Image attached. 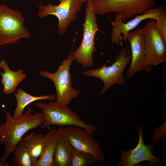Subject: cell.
<instances>
[{"instance_id":"6da1fadb","label":"cell","mask_w":166,"mask_h":166,"mask_svg":"<svg viewBox=\"0 0 166 166\" xmlns=\"http://www.w3.org/2000/svg\"><path fill=\"white\" fill-rule=\"evenodd\" d=\"M5 121L0 124V143L5 146V152L0 161L6 162L17 146L21 142L23 136L28 131L40 126L44 121L43 113H32L33 109L27 108L25 112L17 119H14L10 112L4 109Z\"/></svg>"},{"instance_id":"7a4b0ae2","label":"cell","mask_w":166,"mask_h":166,"mask_svg":"<svg viewBox=\"0 0 166 166\" xmlns=\"http://www.w3.org/2000/svg\"><path fill=\"white\" fill-rule=\"evenodd\" d=\"M36 106L42 111L44 115V121L40 126L42 129L52 125L75 126L83 128L92 136L97 130L93 124L85 122L68 105L51 101L48 103L38 102Z\"/></svg>"},{"instance_id":"3957f363","label":"cell","mask_w":166,"mask_h":166,"mask_svg":"<svg viewBox=\"0 0 166 166\" xmlns=\"http://www.w3.org/2000/svg\"><path fill=\"white\" fill-rule=\"evenodd\" d=\"M85 19L82 26L83 34L81 42L79 47L73 51L75 59L84 68L93 66V54L96 50L94 38L97 31H101L97 22V18L93 7V0H86Z\"/></svg>"},{"instance_id":"277c9868","label":"cell","mask_w":166,"mask_h":166,"mask_svg":"<svg viewBox=\"0 0 166 166\" xmlns=\"http://www.w3.org/2000/svg\"><path fill=\"white\" fill-rule=\"evenodd\" d=\"M156 0H93L96 14L103 15L115 12L124 22L133 15L147 13L156 4Z\"/></svg>"},{"instance_id":"5b68a950","label":"cell","mask_w":166,"mask_h":166,"mask_svg":"<svg viewBox=\"0 0 166 166\" xmlns=\"http://www.w3.org/2000/svg\"><path fill=\"white\" fill-rule=\"evenodd\" d=\"M74 60L72 51L69 53L68 57L63 60L54 73H50L44 70L39 73L40 76L49 78L53 82L56 90V102L59 104L69 105L73 99L80 93L79 90L72 87L70 66Z\"/></svg>"},{"instance_id":"8992f818","label":"cell","mask_w":166,"mask_h":166,"mask_svg":"<svg viewBox=\"0 0 166 166\" xmlns=\"http://www.w3.org/2000/svg\"><path fill=\"white\" fill-rule=\"evenodd\" d=\"M24 19L19 11L5 4H0V46L15 43L22 38L31 36L24 26Z\"/></svg>"},{"instance_id":"52a82bcc","label":"cell","mask_w":166,"mask_h":166,"mask_svg":"<svg viewBox=\"0 0 166 166\" xmlns=\"http://www.w3.org/2000/svg\"><path fill=\"white\" fill-rule=\"evenodd\" d=\"M131 58V55H128L126 49L122 47L111 65L107 66L105 64L96 69L86 70L83 74L100 79L104 84L101 92V94H103L114 84L121 86L124 85L125 81L123 73Z\"/></svg>"},{"instance_id":"ba28073f","label":"cell","mask_w":166,"mask_h":166,"mask_svg":"<svg viewBox=\"0 0 166 166\" xmlns=\"http://www.w3.org/2000/svg\"><path fill=\"white\" fill-rule=\"evenodd\" d=\"M59 4L55 5L49 2L46 6L38 5V17L42 18L53 15L58 19V32L60 34L64 33L71 22L77 18V13L82 3L81 0H59Z\"/></svg>"},{"instance_id":"9c48e42d","label":"cell","mask_w":166,"mask_h":166,"mask_svg":"<svg viewBox=\"0 0 166 166\" xmlns=\"http://www.w3.org/2000/svg\"><path fill=\"white\" fill-rule=\"evenodd\" d=\"M61 135L75 149L92 155L97 161H104L105 155L99 142L85 129L75 126L67 127L63 128Z\"/></svg>"},{"instance_id":"30bf717a","label":"cell","mask_w":166,"mask_h":166,"mask_svg":"<svg viewBox=\"0 0 166 166\" xmlns=\"http://www.w3.org/2000/svg\"><path fill=\"white\" fill-rule=\"evenodd\" d=\"M144 37L145 56L152 66L166 61V42L158 32L155 21L148 22L143 28Z\"/></svg>"},{"instance_id":"8fae6325","label":"cell","mask_w":166,"mask_h":166,"mask_svg":"<svg viewBox=\"0 0 166 166\" xmlns=\"http://www.w3.org/2000/svg\"><path fill=\"white\" fill-rule=\"evenodd\" d=\"M165 11L166 10L165 6L161 5L149 9L145 14L135 15V17L134 18L126 23L124 22L119 14L116 13L114 20L111 21L113 27L111 32V42L118 45L121 44L122 40L126 42L127 34L136 28L142 21L148 19L156 21Z\"/></svg>"},{"instance_id":"7c38bea8","label":"cell","mask_w":166,"mask_h":166,"mask_svg":"<svg viewBox=\"0 0 166 166\" xmlns=\"http://www.w3.org/2000/svg\"><path fill=\"white\" fill-rule=\"evenodd\" d=\"M126 39L129 43L132 52L131 63L127 72V77L129 78L140 71L150 72L152 66L146 58L143 28L128 32Z\"/></svg>"},{"instance_id":"4fadbf2b","label":"cell","mask_w":166,"mask_h":166,"mask_svg":"<svg viewBox=\"0 0 166 166\" xmlns=\"http://www.w3.org/2000/svg\"><path fill=\"white\" fill-rule=\"evenodd\" d=\"M139 136L138 143L133 149L127 151L124 150L121 153V160L119 162V166H135L143 161H148L150 166L160 164L162 160L154 156L152 153L153 149L151 144H144L143 137V125L141 124L140 128L136 125Z\"/></svg>"},{"instance_id":"5bb4252c","label":"cell","mask_w":166,"mask_h":166,"mask_svg":"<svg viewBox=\"0 0 166 166\" xmlns=\"http://www.w3.org/2000/svg\"><path fill=\"white\" fill-rule=\"evenodd\" d=\"M63 128L60 126L58 129H50L45 135L41 155L36 161L32 163V166H55L54 153Z\"/></svg>"},{"instance_id":"9a60e30c","label":"cell","mask_w":166,"mask_h":166,"mask_svg":"<svg viewBox=\"0 0 166 166\" xmlns=\"http://www.w3.org/2000/svg\"><path fill=\"white\" fill-rule=\"evenodd\" d=\"M0 68L4 71L0 72L2 77L1 82L3 86V92L6 94L15 93L18 85L27 77V75L20 69L16 71L11 70L6 61L2 60L0 62Z\"/></svg>"},{"instance_id":"2e32d148","label":"cell","mask_w":166,"mask_h":166,"mask_svg":"<svg viewBox=\"0 0 166 166\" xmlns=\"http://www.w3.org/2000/svg\"><path fill=\"white\" fill-rule=\"evenodd\" d=\"M17 105L12 115L14 119H17L23 114L25 107L30 104L36 101L41 100H53L56 98L55 94L41 96H34L24 91L22 89L18 88L15 93Z\"/></svg>"},{"instance_id":"e0dca14e","label":"cell","mask_w":166,"mask_h":166,"mask_svg":"<svg viewBox=\"0 0 166 166\" xmlns=\"http://www.w3.org/2000/svg\"><path fill=\"white\" fill-rule=\"evenodd\" d=\"M72 157L71 145L68 140L61 135L54 154L55 166H71Z\"/></svg>"},{"instance_id":"ac0fdd59","label":"cell","mask_w":166,"mask_h":166,"mask_svg":"<svg viewBox=\"0 0 166 166\" xmlns=\"http://www.w3.org/2000/svg\"><path fill=\"white\" fill-rule=\"evenodd\" d=\"M45 135L31 132L27 135L22 143L27 148L32 161H36L40 157L42 152Z\"/></svg>"},{"instance_id":"d6986e66","label":"cell","mask_w":166,"mask_h":166,"mask_svg":"<svg viewBox=\"0 0 166 166\" xmlns=\"http://www.w3.org/2000/svg\"><path fill=\"white\" fill-rule=\"evenodd\" d=\"M13 160L16 166H32L29 152L26 147L21 142L13 152Z\"/></svg>"},{"instance_id":"ffe728a7","label":"cell","mask_w":166,"mask_h":166,"mask_svg":"<svg viewBox=\"0 0 166 166\" xmlns=\"http://www.w3.org/2000/svg\"><path fill=\"white\" fill-rule=\"evenodd\" d=\"M71 166H89L97 161L92 155L78 150L71 145Z\"/></svg>"},{"instance_id":"44dd1931","label":"cell","mask_w":166,"mask_h":166,"mask_svg":"<svg viewBox=\"0 0 166 166\" xmlns=\"http://www.w3.org/2000/svg\"><path fill=\"white\" fill-rule=\"evenodd\" d=\"M155 22L158 32L166 42V11L161 14Z\"/></svg>"},{"instance_id":"7402d4cb","label":"cell","mask_w":166,"mask_h":166,"mask_svg":"<svg viewBox=\"0 0 166 166\" xmlns=\"http://www.w3.org/2000/svg\"><path fill=\"white\" fill-rule=\"evenodd\" d=\"M166 121L161 126L155 129L152 135V143L155 144L166 136Z\"/></svg>"},{"instance_id":"603a6c76","label":"cell","mask_w":166,"mask_h":166,"mask_svg":"<svg viewBox=\"0 0 166 166\" xmlns=\"http://www.w3.org/2000/svg\"><path fill=\"white\" fill-rule=\"evenodd\" d=\"M10 165L9 164L5 162H3L0 161V166H10Z\"/></svg>"},{"instance_id":"cb8c5ba5","label":"cell","mask_w":166,"mask_h":166,"mask_svg":"<svg viewBox=\"0 0 166 166\" xmlns=\"http://www.w3.org/2000/svg\"><path fill=\"white\" fill-rule=\"evenodd\" d=\"M81 1L83 2L84 3L86 2V0H81Z\"/></svg>"},{"instance_id":"d4e9b609","label":"cell","mask_w":166,"mask_h":166,"mask_svg":"<svg viewBox=\"0 0 166 166\" xmlns=\"http://www.w3.org/2000/svg\"><path fill=\"white\" fill-rule=\"evenodd\" d=\"M0 146H1V144L0 143Z\"/></svg>"},{"instance_id":"484cf974","label":"cell","mask_w":166,"mask_h":166,"mask_svg":"<svg viewBox=\"0 0 166 166\" xmlns=\"http://www.w3.org/2000/svg\"></svg>"}]
</instances>
